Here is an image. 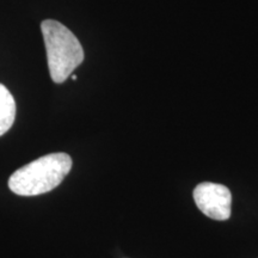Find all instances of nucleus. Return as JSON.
I'll return each mask as SVG.
<instances>
[{
	"label": "nucleus",
	"instance_id": "1",
	"mask_svg": "<svg viewBox=\"0 0 258 258\" xmlns=\"http://www.w3.org/2000/svg\"><path fill=\"white\" fill-rule=\"evenodd\" d=\"M71 169L72 159L69 154H47L14 172L9 179V188L19 196L46 194L60 185Z\"/></svg>",
	"mask_w": 258,
	"mask_h": 258
},
{
	"label": "nucleus",
	"instance_id": "2",
	"mask_svg": "<svg viewBox=\"0 0 258 258\" xmlns=\"http://www.w3.org/2000/svg\"><path fill=\"white\" fill-rule=\"evenodd\" d=\"M49 73L54 83L62 84L84 61V50L69 28L54 19L41 23Z\"/></svg>",
	"mask_w": 258,
	"mask_h": 258
},
{
	"label": "nucleus",
	"instance_id": "3",
	"mask_svg": "<svg viewBox=\"0 0 258 258\" xmlns=\"http://www.w3.org/2000/svg\"><path fill=\"white\" fill-rule=\"evenodd\" d=\"M192 196L200 211L213 220L224 221L231 217L232 194L227 186L203 182L194 189Z\"/></svg>",
	"mask_w": 258,
	"mask_h": 258
},
{
	"label": "nucleus",
	"instance_id": "4",
	"mask_svg": "<svg viewBox=\"0 0 258 258\" xmlns=\"http://www.w3.org/2000/svg\"><path fill=\"white\" fill-rule=\"evenodd\" d=\"M16 118V102L11 92L0 84V137L10 131Z\"/></svg>",
	"mask_w": 258,
	"mask_h": 258
},
{
	"label": "nucleus",
	"instance_id": "5",
	"mask_svg": "<svg viewBox=\"0 0 258 258\" xmlns=\"http://www.w3.org/2000/svg\"><path fill=\"white\" fill-rule=\"evenodd\" d=\"M71 79H72V80H77V76H74V74H71Z\"/></svg>",
	"mask_w": 258,
	"mask_h": 258
}]
</instances>
